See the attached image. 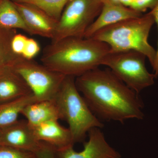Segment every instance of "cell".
<instances>
[{
	"label": "cell",
	"mask_w": 158,
	"mask_h": 158,
	"mask_svg": "<svg viewBox=\"0 0 158 158\" xmlns=\"http://www.w3.org/2000/svg\"><path fill=\"white\" fill-rule=\"evenodd\" d=\"M76 85L92 113L99 120L123 123L143 119L144 104L110 69H94L77 77Z\"/></svg>",
	"instance_id": "1"
},
{
	"label": "cell",
	"mask_w": 158,
	"mask_h": 158,
	"mask_svg": "<svg viewBox=\"0 0 158 158\" xmlns=\"http://www.w3.org/2000/svg\"><path fill=\"white\" fill-rule=\"evenodd\" d=\"M110 52L108 44L92 38L65 37L47 46L40 61L51 70L77 77L98 68Z\"/></svg>",
	"instance_id": "2"
},
{
	"label": "cell",
	"mask_w": 158,
	"mask_h": 158,
	"mask_svg": "<svg viewBox=\"0 0 158 158\" xmlns=\"http://www.w3.org/2000/svg\"><path fill=\"white\" fill-rule=\"evenodd\" d=\"M155 23L150 11L135 18L130 19L101 29L90 38L106 44L110 52L135 51L144 54L153 68L156 58V50L149 44L150 31Z\"/></svg>",
	"instance_id": "3"
},
{
	"label": "cell",
	"mask_w": 158,
	"mask_h": 158,
	"mask_svg": "<svg viewBox=\"0 0 158 158\" xmlns=\"http://www.w3.org/2000/svg\"><path fill=\"white\" fill-rule=\"evenodd\" d=\"M75 78L65 76L54 99L59 108L61 119L68 123L74 143L84 141L87 134L94 128L101 129L104 127L79 92Z\"/></svg>",
	"instance_id": "4"
},
{
	"label": "cell",
	"mask_w": 158,
	"mask_h": 158,
	"mask_svg": "<svg viewBox=\"0 0 158 158\" xmlns=\"http://www.w3.org/2000/svg\"><path fill=\"white\" fill-rule=\"evenodd\" d=\"M146 57L135 51L111 52L103 59L102 65L108 66L130 89L139 94L154 84L156 78L145 66Z\"/></svg>",
	"instance_id": "5"
},
{
	"label": "cell",
	"mask_w": 158,
	"mask_h": 158,
	"mask_svg": "<svg viewBox=\"0 0 158 158\" xmlns=\"http://www.w3.org/2000/svg\"><path fill=\"white\" fill-rule=\"evenodd\" d=\"M102 0H69L58 21L52 42L68 37H84L102 11Z\"/></svg>",
	"instance_id": "6"
},
{
	"label": "cell",
	"mask_w": 158,
	"mask_h": 158,
	"mask_svg": "<svg viewBox=\"0 0 158 158\" xmlns=\"http://www.w3.org/2000/svg\"><path fill=\"white\" fill-rule=\"evenodd\" d=\"M11 66L23 79L39 101L54 100L65 77L33 59L21 56L18 57Z\"/></svg>",
	"instance_id": "7"
},
{
	"label": "cell",
	"mask_w": 158,
	"mask_h": 158,
	"mask_svg": "<svg viewBox=\"0 0 158 158\" xmlns=\"http://www.w3.org/2000/svg\"><path fill=\"white\" fill-rule=\"evenodd\" d=\"M88 141L84 143L81 152L74 149L73 146L56 151V158H121L120 154L106 140L99 128H94L88 133Z\"/></svg>",
	"instance_id": "8"
},
{
	"label": "cell",
	"mask_w": 158,
	"mask_h": 158,
	"mask_svg": "<svg viewBox=\"0 0 158 158\" xmlns=\"http://www.w3.org/2000/svg\"><path fill=\"white\" fill-rule=\"evenodd\" d=\"M41 142L37 140L33 129L26 120H18L13 124L0 129V146L35 153Z\"/></svg>",
	"instance_id": "9"
},
{
	"label": "cell",
	"mask_w": 158,
	"mask_h": 158,
	"mask_svg": "<svg viewBox=\"0 0 158 158\" xmlns=\"http://www.w3.org/2000/svg\"><path fill=\"white\" fill-rule=\"evenodd\" d=\"M14 3L31 35H39L52 40L53 39L58 21L35 6L26 3Z\"/></svg>",
	"instance_id": "10"
},
{
	"label": "cell",
	"mask_w": 158,
	"mask_h": 158,
	"mask_svg": "<svg viewBox=\"0 0 158 158\" xmlns=\"http://www.w3.org/2000/svg\"><path fill=\"white\" fill-rule=\"evenodd\" d=\"M142 13L116 2H104L98 16L87 29L85 38H90L98 31L113 24L142 16Z\"/></svg>",
	"instance_id": "11"
},
{
	"label": "cell",
	"mask_w": 158,
	"mask_h": 158,
	"mask_svg": "<svg viewBox=\"0 0 158 158\" xmlns=\"http://www.w3.org/2000/svg\"><path fill=\"white\" fill-rule=\"evenodd\" d=\"M38 141L43 142L59 150L75 144L69 128L59 124L58 120H51L32 127Z\"/></svg>",
	"instance_id": "12"
},
{
	"label": "cell",
	"mask_w": 158,
	"mask_h": 158,
	"mask_svg": "<svg viewBox=\"0 0 158 158\" xmlns=\"http://www.w3.org/2000/svg\"><path fill=\"white\" fill-rule=\"evenodd\" d=\"M31 94L33 93L24 80L11 66L0 70V104Z\"/></svg>",
	"instance_id": "13"
},
{
	"label": "cell",
	"mask_w": 158,
	"mask_h": 158,
	"mask_svg": "<svg viewBox=\"0 0 158 158\" xmlns=\"http://www.w3.org/2000/svg\"><path fill=\"white\" fill-rule=\"evenodd\" d=\"M21 114L32 127L46 122L61 119L59 108L54 100L31 103L24 108Z\"/></svg>",
	"instance_id": "14"
},
{
	"label": "cell",
	"mask_w": 158,
	"mask_h": 158,
	"mask_svg": "<svg viewBox=\"0 0 158 158\" xmlns=\"http://www.w3.org/2000/svg\"><path fill=\"white\" fill-rule=\"evenodd\" d=\"M39 101L33 94L20 98L0 104V129L15 123L19 116L26 106L31 103Z\"/></svg>",
	"instance_id": "15"
},
{
	"label": "cell",
	"mask_w": 158,
	"mask_h": 158,
	"mask_svg": "<svg viewBox=\"0 0 158 158\" xmlns=\"http://www.w3.org/2000/svg\"><path fill=\"white\" fill-rule=\"evenodd\" d=\"M0 28L20 29L30 34L19 11L11 0L0 1Z\"/></svg>",
	"instance_id": "16"
},
{
	"label": "cell",
	"mask_w": 158,
	"mask_h": 158,
	"mask_svg": "<svg viewBox=\"0 0 158 158\" xmlns=\"http://www.w3.org/2000/svg\"><path fill=\"white\" fill-rule=\"evenodd\" d=\"M15 3H26L35 6L54 19L59 20L69 0H11Z\"/></svg>",
	"instance_id": "17"
},
{
	"label": "cell",
	"mask_w": 158,
	"mask_h": 158,
	"mask_svg": "<svg viewBox=\"0 0 158 158\" xmlns=\"http://www.w3.org/2000/svg\"><path fill=\"white\" fill-rule=\"evenodd\" d=\"M14 31L0 28V69L12 65L19 56L15 55L11 49V40L16 34Z\"/></svg>",
	"instance_id": "18"
},
{
	"label": "cell",
	"mask_w": 158,
	"mask_h": 158,
	"mask_svg": "<svg viewBox=\"0 0 158 158\" xmlns=\"http://www.w3.org/2000/svg\"><path fill=\"white\" fill-rule=\"evenodd\" d=\"M0 158H37L35 153L13 148L0 146Z\"/></svg>",
	"instance_id": "19"
},
{
	"label": "cell",
	"mask_w": 158,
	"mask_h": 158,
	"mask_svg": "<svg viewBox=\"0 0 158 158\" xmlns=\"http://www.w3.org/2000/svg\"><path fill=\"white\" fill-rule=\"evenodd\" d=\"M28 37L22 34H15L11 40V50L15 55L21 56Z\"/></svg>",
	"instance_id": "20"
},
{
	"label": "cell",
	"mask_w": 158,
	"mask_h": 158,
	"mask_svg": "<svg viewBox=\"0 0 158 158\" xmlns=\"http://www.w3.org/2000/svg\"><path fill=\"white\" fill-rule=\"evenodd\" d=\"M40 50V46L38 42L33 38H28L21 57L28 60L34 59Z\"/></svg>",
	"instance_id": "21"
},
{
	"label": "cell",
	"mask_w": 158,
	"mask_h": 158,
	"mask_svg": "<svg viewBox=\"0 0 158 158\" xmlns=\"http://www.w3.org/2000/svg\"><path fill=\"white\" fill-rule=\"evenodd\" d=\"M158 1V0H134L129 8L142 13L148 9H153Z\"/></svg>",
	"instance_id": "22"
},
{
	"label": "cell",
	"mask_w": 158,
	"mask_h": 158,
	"mask_svg": "<svg viewBox=\"0 0 158 158\" xmlns=\"http://www.w3.org/2000/svg\"><path fill=\"white\" fill-rule=\"evenodd\" d=\"M35 153L37 158H56L55 149L43 142H41L39 148Z\"/></svg>",
	"instance_id": "23"
},
{
	"label": "cell",
	"mask_w": 158,
	"mask_h": 158,
	"mask_svg": "<svg viewBox=\"0 0 158 158\" xmlns=\"http://www.w3.org/2000/svg\"><path fill=\"white\" fill-rule=\"evenodd\" d=\"M152 13L154 18L155 22L156 23L157 26L158 31V1L154 8L152 9ZM158 47L156 50V62L155 65L153 68V69L154 74L156 76V78L158 77Z\"/></svg>",
	"instance_id": "24"
},
{
	"label": "cell",
	"mask_w": 158,
	"mask_h": 158,
	"mask_svg": "<svg viewBox=\"0 0 158 158\" xmlns=\"http://www.w3.org/2000/svg\"><path fill=\"white\" fill-rule=\"evenodd\" d=\"M114 1L120 3L126 7H130L134 0H114Z\"/></svg>",
	"instance_id": "25"
},
{
	"label": "cell",
	"mask_w": 158,
	"mask_h": 158,
	"mask_svg": "<svg viewBox=\"0 0 158 158\" xmlns=\"http://www.w3.org/2000/svg\"><path fill=\"white\" fill-rule=\"evenodd\" d=\"M103 1V2H115L114 0H102Z\"/></svg>",
	"instance_id": "26"
},
{
	"label": "cell",
	"mask_w": 158,
	"mask_h": 158,
	"mask_svg": "<svg viewBox=\"0 0 158 158\" xmlns=\"http://www.w3.org/2000/svg\"><path fill=\"white\" fill-rule=\"evenodd\" d=\"M1 69H0V70H1Z\"/></svg>",
	"instance_id": "27"
},
{
	"label": "cell",
	"mask_w": 158,
	"mask_h": 158,
	"mask_svg": "<svg viewBox=\"0 0 158 158\" xmlns=\"http://www.w3.org/2000/svg\"><path fill=\"white\" fill-rule=\"evenodd\" d=\"M0 1H1V0H0Z\"/></svg>",
	"instance_id": "28"
}]
</instances>
